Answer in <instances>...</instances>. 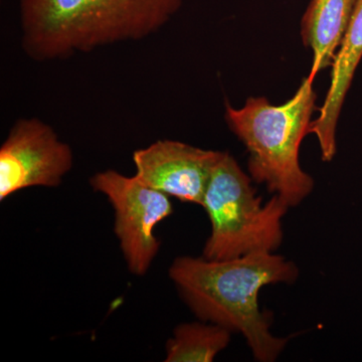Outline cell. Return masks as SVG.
<instances>
[{
	"instance_id": "ba28073f",
	"label": "cell",
	"mask_w": 362,
	"mask_h": 362,
	"mask_svg": "<svg viewBox=\"0 0 362 362\" xmlns=\"http://www.w3.org/2000/svg\"><path fill=\"white\" fill-rule=\"evenodd\" d=\"M362 58V0H358L354 16L333 59L331 83L318 118L312 121L309 134L317 137L321 156L328 162L337 154V126L340 111L357 66Z\"/></svg>"
},
{
	"instance_id": "6da1fadb",
	"label": "cell",
	"mask_w": 362,
	"mask_h": 362,
	"mask_svg": "<svg viewBox=\"0 0 362 362\" xmlns=\"http://www.w3.org/2000/svg\"><path fill=\"white\" fill-rule=\"evenodd\" d=\"M298 274L293 262L270 252L228 259L180 257L169 268V277L195 315L240 332L261 362L275 361L288 338L271 332L270 316L259 306V291L268 285L292 284Z\"/></svg>"
},
{
	"instance_id": "277c9868",
	"label": "cell",
	"mask_w": 362,
	"mask_h": 362,
	"mask_svg": "<svg viewBox=\"0 0 362 362\" xmlns=\"http://www.w3.org/2000/svg\"><path fill=\"white\" fill-rule=\"evenodd\" d=\"M202 206L211 226L204 258L228 259L252 252H274L282 244V221L289 206L275 194L263 202L251 178L228 152H223L214 166Z\"/></svg>"
},
{
	"instance_id": "7a4b0ae2",
	"label": "cell",
	"mask_w": 362,
	"mask_h": 362,
	"mask_svg": "<svg viewBox=\"0 0 362 362\" xmlns=\"http://www.w3.org/2000/svg\"><path fill=\"white\" fill-rule=\"evenodd\" d=\"M23 51L35 61L68 59L161 30L182 0H18Z\"/></svg>"
},
{
	"instance_id": "3957f363",
	"label": "cell",
	"mask_w": 362,
	"mask_h": 362,
	"mask_svg": "<svg viewBox=\"0 0 362 362\" xmlns=\"http://www.w3.org/2000/svg\"><path fill=\"white\" fill-rule=\"evenodd\" d=\"M312 84L305 78L296 94L279 106L263 97L249 98L240 109L226 106V122L249 153L251 177L289 207L299 206L314 187L299 162L300 146L309 134L315 108Z\"/></svg>"
},
{
	"instance_id": "9c48e42d",
	"label": "cell",
	"mask_w": 362,
	"mask_h": 362,
	"mask_svg": "<svg viewBox=\"0 0 362 362\" xmlns=\"http://www.w3.org/2000/svg\"><path fill=\"white\" fill-rule=\"evenodd\" d=\"M358 0H311L303 18V42L313 54L308 78L313 82L317 74L333 63L335 54L354 16Z\"/></svg>"
},
{
	"instance_id": "5b68a950",
	"label": "cell",
	"mask_w": 362,
	"mask_h": 362,
	"mask_svg": "<svg viewBox=\"0 0 362 362\" xmlns=\"http://www.w3.org/2000/svg\"><path fill=\"white\" fill-rule=\"evenodd\" d=\"M90 183L113 206L114 230L131 273L144 275L160 247L154 228L173 211L168 195L112 169L96 173Z\"/></svg>"
},
{
	"instance_id": "52a82bcc",
	"label": "cell",
	"mask_w": 362,
	"mask_h": 362,
	"mask_svg": "<svg viewBox=\"0 0 362 362\" xmlns=\"http://www.w3.org/2000/svg\"><path fill=\"white\" fill-rule=\"evenodd\" d=\"M221 154L175 140H158L133 153L135 176L168 197L202 206Z\"/></svg>"
},
{
	"instance_id": "30bf717a",
	"label": "cell",
	"mask_w": 362,
	"mask_h": 362,
	"mask_svg": "<svg viewBox=\"0 0 362 362\" xmlns=\"http://www.w3.org/2000/svg\"><path fill=\"white\" fill-rule=\"evenodd\" d=\"M232 331L218 324L185 323L166 344V362H211L226 349Z\"/></svg>"
},
{
	"instance_id": "8992f818",
	"label": "cell",
	"mask_w": 362,
	"mask_h": 362,
	"mask_svg": "<svg viewBox=\"0 0 362 362\" xmlns=\"http://www.w3.org/2000/svg\"><path fill=\"white\" fill-rule=\"evenodd\" d=\"M73 163L70 145L49 124L21 119L0 147V201L25 188L59 187Z\"/></svg>"
}]
</instances>
